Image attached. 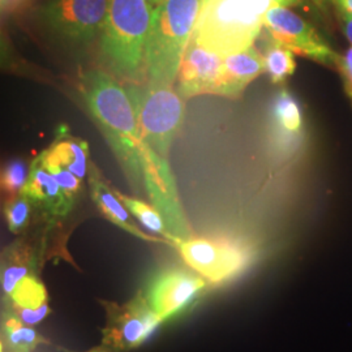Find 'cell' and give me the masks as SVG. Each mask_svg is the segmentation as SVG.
Here are the masks:
<instances>
[{"mask_svg":"<svg viewBox=\"0 0 352 352\" xmlns=\"http://www.w3.org/2000/svg\"><path fill=\"white\" fill-rule=\"evenodd\" d=\"M177 250L184 263L210 285L236 277L247 265L245 253L225 243L192 238L182 241Z\"/></svg>","mask_w":352,"mask_h":352,"instance_id":"cell-11","label":"cell"},{"mask_svg":"<svg viewBox=\"0 0 352 352\" xmlns=\"http://www.w3.org/2000/svg\"><path fill=\"white\" fill-rule=\"evenodd\" d=\"M30 167L23 161H13L1 173V189L8 195V199L23 192L25 187Z\"/></svg>","mask_w":352,"mask_h":352,"instance_id":"cell-25","label":"cell"},{"mask_svg":"<svg viewBox=\"0 0 352 352\" xmlns=\"http://www.w3.org/2000/svg\"><path fill=\"white\" fill-rule=\"evenodd\" d=\"M264 28L274 41L294 54L327 67H337L340 54L331 50L314 26L287 7L273 4L265 14Z\"/></svg>","mask_w":352,"mask_h":352,"instance_id":"cell-10","label":"cell"},{"mask_svg":"<svg viewBox=\"0 0 352 352\" xmlns=\"http://www.w3.org/2000/svg\"><path fill=\"white\" fill-rule=\"evenodd\" d=\"M314 3H315L316 6H318V7H325L327 3H330L331 0H312Z\"/></svg>","mask_w":352,"mask_h":352,"instance_id":"cell-33","label":"cell"},{"mask_svg":"<svg viewBox=\"0 0 352 352\" xmlns=\"http://www.w3.org/2000/svg\"><path fill=\"white\" fill-rule=\"evenodd\" d=\"M331 3L337 7V8H342L344 11H347L352 14V0H331Z\"/></svg>","mask_w":352,"mask_h":352,"instance_id":"cell-29","label":"cell"},{"mask_svg":"<svg viewBox=\"0 0 352 352\" xmlns=\"http://www.w3.org/2000/svg\"><path fill=\"white\" fill-rule=\"evenodd\" d=\"M23 193L42 210L49 219H59L67 217L74 209L67 200L56 179L43 166L41 157L30 164V173Z\"/></svg>","mask_w":352,"mask_h":352,"instance_id":"cell-15","label":"cell"},{"mask_svg":"<svg viewBox=\"0 0 352 352\" xmlns=\"http://www.w3.org/2000/svg\"><path fill=\"white\" fill-rule=\"evenodd\" d=\"M274 0H202L192 38L210 52L227 58L253 46Z\"/></svg>","mask_w":352,"mask_h":352,"instance_id":"cell-3","label":"cell"},{"mask_svg":"<svg viewBox=\"0 0 352 352\" xmlns=\"http://www.w3.org/2000/svg\"><path fill=\"white\" fill-rule=\"evenodd\" d=\"M136 111L140 138L167 158L184 118V102L173 87H151L141 93L128 91Z\"/></svg>","mask_w":352,"mask_h":352,"instance_id":"cell-5","label":"cell"},{"mask_svg":"<svg viewBox=\"0 0 352 352\" xmlns=\"http://www.w3.org/2000/svg\"><path fill=\"white\" fill-rule=\"evenodd\" d=\"M41 252L24 240L14 241L1 253L0 283L3 298L12 294L16 285L23 278L38 274V263Z\"/></svg>","mask_w":352,"mask_h":352,"instance_id":"cell-17","label":"cell"},{"mask_svg":"<svg viewBox=\"0 0 352 352\" xmlns=\"http://www.w3.org/2000/svg\"><path fill=\"white\" fill-rule=\"evenodd\" d=\"M32 200L23 192L10 197L4 205V215L10 231L14 235L21 234L29 226L32 215Z\"/></svg>","mask_w":352,"mask_h":352,"instance_id":"cell-22","label":"cell"},{"mask_svg":"<svg viewBox=\"0 0 352 352\" xmlns=\"http://www.w3.org/2000/svg\"><path fill=\"white\" fill-rule=\"evenodd\" d=\"M78 90L90 116L98 124L129 182L144 184L141 167L139 124L132 98L113 76L102 69H89L78 80Z\"/></svg>","mask_w":352,"mask_h":352,"instance_id":"cell-1","label":"cell"},{"mask_svg":"<svg viewBox=\"0 0 352 352\" xmlns=\"http://www.w3.org/2000/svg\"><path fill=\"white\" fill-rule=\"evenodd\" d=\"M298 3H300V0H274V4L282 6V7H291V6H296Z\"/></svg>","mask_w":352,"mask_h":352,"instance_id":"cell-30","label":"cell"},{"mask_svg":"<svg viewBox=\"0 0 352 352\" xmlns=\"http://www.w3.org/2000/svg\"><path fill=\"white\" fill-rule=\"evenodd\" d=\"M223 58L201 47L193 38L183 56L177 74V93L183 100L213 94Z\"/></svg>","mask_w":352,"mask_h":352,"instance_id":"cell-12","label":"cell"},{"mask_svg":"<svg viewBox=\"0 0 352 352\" xmlns=\"http://www.w3.org/2000/svg\"><path fill=\"white\" fill-rule=\"evenodd\" d=\"M264 72H266L264 56L253 46L230 55L222 60L213 94L238 100L252 81Z\"/></svg>","mask_w":352,"mask_h":352,"instance_id":"cell-13","label":"cell"},{"mask_svg":"<svg viewBox=\"0 0 352 352\" xmlns=\"http://www.w3.org/2000/svg\"><path fill=\"white\" fill-rule=\"evenodd\" d=\"M140 158L144 186L149 193L153 206L164 217L166 225L179 244L192 239V231L179 200L175 177L168 160L157 154L144 141L141 144Z\"/></svg>","mask_w":352,"mask_h":352,"instance_id":"cell-8","label":"cell"},{"mask_svg":"<svg viewBox=\"0 0 352 352\" xmlns=\"http://www.w3.org/2000/svg\"><path fill=\"white\" fill-rule=\"evenodd\" d=\"M98 302L106 314V324L101 329L102 343L122 351L138 349L164 324L151 308L144 289L123 304L102 299Z\"/></svg>","mask_w":352,"mask_h":352,"instance_id":"cell-7","label":"cell"},{"mask_svg":"<svg viewBox=\"0 0 352 352\" xmlns=\"http://www.w3.org/2000/svg\"><path fill=\"white\" fill-rule=\"evenodd\" d=\"M109 7L110 0H46L38 14L56 37L88 45L101 36Z\"/></svg>","mask_w":352,"mask_h":352,"instance_id":"cell-6","label":"cell"},{"mask_svg":"<svg viewBox=\"0 0 352 352\" xmlns=\"http://www.w3.org/2000/svg\"><path fill=\"white\" fill-rule=\"evenodd\" d=\"M337 13L340 16L342 29H343L346 37H347V39L350 41V43L352 45V14L347 12V11H344V10H342V8H337Z\"/></svg>","mask_w":352,"mask_h":352,"instance_id":"cell-27","label":"cell"},{"mask_svg":"<svg viewBox=\"0 0 352 352\" xmlns=\"http://www.w3.org/2000/svg\"><path fill=\"white\" fill-rule=\"evenodd\" d=\"M209 286L193 269L170 267L155 274L144 292L154 312L166 322L188 311Z\"/></svg>","mask_w":352,"mask_h":352,"instance_id":"cell-9","label":"cell"},{"mask_svg":"<svg viewBox=\"0 0 352 352\" xmlns=\"http://www.w3.org/2000/svg\"><path fill=\"white\" fill-rule=\"evenodd\" d=\"M202 0H164L154 8L145 68L151 87H173L197 24Z\"/></svg>","mask_w":352,"mask_h":352,"instance_id":"cell-4","label":"cell"},{"mask_svg":"<svg viewBox=\"0 0 352 352\" xmlns=\"http://www.w3.org/2000/svg\"><path fill=\"white\" fill-rule=\"evenodd\" d=\"M153 12L154 8L146 0H110L100 47L116 77L139 84L146 75L145 58Z\"/></svg>","mask_w":352,"mask_h":352,"instance_id":"cell-2","label":"cell"},{"mask_svg":"<svg viewBox=\"0 0 352 352\" xmlns=\"http://www.w3.org/2000/svg\"><path fill=\"white\" fill-rule=\"evenodd\" d=\"M274 113L279 126L287 133H298L302 129V113L289 91L283 90L278 96Z\"/></svg>","mask_w":352,"mask_h":352,"instance_id":"cell-24","label":"cell"},{"mask_svg":"<svg viewBox=\"0 0 352 352\" xmlns=\"http://www.w3.org/2000/svg\"><path fill=\"white\" fill-rule=\"evenodd\" d=\"M336 68L340 71L346 93L352 103V47L346 51L343 55L338 56Z\"/></svg>","mask_w":352,"mask_h":352,"instance_id":"cell-26","label":"cell"},{"mask_svg":"<svg viewBox=\"0 0 352 352\" xmlns=\"http://www.w3.org/2000/svg\"><path fill=\"white\" fill-rule=\"evenodd\" d=\"M89 187H90V196L91 200L97 205L102 215L122 230H124L128 234L133 235L138 239L145 240L149 243H162L167 245H173L168 240L164 238H155L149 234L144 232L129 217V212L126 210L123 202L119 200V197L115 193V189L111 188L104 179L102 177L100 171L94 164L90 167V176H89Z\"/></svg>","mask_w":352,"mask_h":352,"instance_id":"cell-16","label":"cell"},{"mask_svg":"<svg viewBox=\"0 0 352 352\" xmlns=\"http://www.w3.org/2000/svg\"><path fill=\"white\" fill-rule=\"evenodd\" d=\"M164 0H146V3L151 6V8H157L158 6H161Z\"/></svg>","mask_w":352,"mask_h":352,"instance_id":"cell-32","label":"cell"},{"mask_svg":"<svg viewBox=\"0 0 352 352\" xmlns=\"http://www.w3.org/2000/svg\"><path fill=\"white\" fill-rule=\"evenodd\" d=\"M264 60L265 69L276 84L285 81L295 72L296 68L294 52L278 43L277 41H274V43L266 51Z\"/></svg>","mask_w":352,"mask_h":352,"instance_id":"cell-21","label":"cell"},{"mask_svg":"<svg viewBox=\"0 0 352 352\" xmlns=\"http://www.w3.org/2000/svg\"><path fill=\"white\" fill-rule=\"evenodd\" d=\"M51 160L63 164L78 179H84L88 173L89 145L84 140L74 138L67 131L59 133L54 142L45 151Z\"/></svg>","mask_w":352,"mask_h":352,"instance_id":"cell-19","label":"cell"},{"mask_svg":"<svg viewBox=\"0 0 352 352\" xmlns=\"http://www.w3.org/2000/svg\"><path fill=\"white\" fill-rule=\"evenodd\" d=\"M20 1H23V0H1V6H3V10H8V8H11V7H14V6H17Z\"/></svg>","mask_w":352,"mask_h":352,"instance_id":"cell-31","label":"cell"},{"mask_svg":"<svg viewBox=\"0 0 352 352\" xmlns=\"http://www.w3.org/2000/svg\"><path fill=\"white\" fill-rule=\"evenodd\" d=\"M116 196L119 197V200L123 202V205L126 206V210L132 214L133 217H136L141 222V225L146 227L148 230H151V232H154L155 235H160L161 238L168 240L170 243H173V245L177 248L179 247V241L175 236L171 234V231L168 230V227L166 225V221L161 213L153 206L146 202L138 200L135 197H129L123 193H120L119 190L115 189Z\"/></svg>","mask_w":352,"mask_h":352,"instance_id":"cell-20","label":"cell"},{"mask_svg":"<svg viewBox=\"0 0 352 352\" xmlns=\"http://www.w3.org/2000/svg\"><path fill=\"white\" fill-rule=\"evenodd\" d=\"M39 157L42 160L43 166L50 171L51 175L54 176L56 179V182L59 183L67 200L71 202L72 206H75L77 197L81 192V182L82 180L78 179L75 174H72L68 168H65L63 164L51 160L50 157H47L45 151L39 154Z\"/></svg>","mask_w":352,"mask_h":352,"instance_id":"cell-23","label":"cell"},{"mask_svg":"<svg viewBox=\"0 0 352 352\" xmlns=\"http://www.w3.org/2000/svg\"><path fill=\"white\" fill-rule=\"evenodd\" d=\"M3 309L28 327H36L51 314L49 294L38 274L23 278L11 295L3 298Z\"/></svg>","mask_w":352,"mask_h":352,"instance_id":"cell-14","label":"cell"},{"mask_svg":"<svg viewBox=\"0 0 352 352\" xmlns=\"http://www.w3.org/2000/svg\"><path fill=\"white\" fill-rule=\"evenodd\" d=\"M50 343L34 327L23 324L6 309L1 311L0 352H34L39 346Z\"/></svg>","mask_w":352,"mask_h":352,"instance_id":"cell-18","label":"cell"},{"mask_svg":"<svg viewBox=\"0 0 352 352\" xmlns=\"http://www.w3.org/2000/svg\"><path fill=\"white\" fill-rule=\"evenodd\" d=\"M56 350H59V351L62 352H78L74 351V350H68V349H65V347H60V346H56ZM80 352H124L122 351V350H118V349H115V347H111V346H109V344H104V343H101L100 346H97V347H93V349H90V350H87V351H80Z\"/></svg>","mask_w":352,"mask_h":352,"instance_id":"cell-28","label":"cell"}]
</instances>
